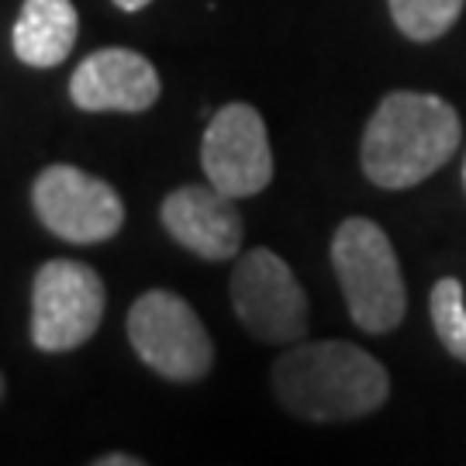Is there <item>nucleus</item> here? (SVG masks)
<instances>
[{"label":"nucleus","mask_w":466,"mask_h":466,"mask_svg":"<svg viewBox=\"0 0 466 466\" xmlns=\"http://www.w3.org/2000/svg\"><path fill=\"white\" fill-rule=\"evenodd\" d=\"M463 142V121L450 100L421 90H390L370 115L360 142V167L383 190L425 184Z\"/></svg>","instance_id":"obj_1"},{"label":"nucleus","mask_w":466,"mask_h":466,"mask_svg":"<svg viewBox=\"0 0 466 466\" xmlns=\"http://www.w3.org/2000/svg\"><path fill=\"white\" fill-rule=\"evenodd\" d=\"M277 400L300 421L367 418L390 398V377L377 356L346 339L298 342L273 363Z\"/></svg>","instance_id":"obj_2"},{"label":"nucleus","mask_w":466,"mask_h":466,"mask_svg":"<svg viewBox=\"0 0 466 466\" xmlns=\"http://www.w3.org/2000/svg\"><path fill=\"white\" fill-rule=\"evenodd\" d=\"M332 269L356 329L370 335L394 332L408 315V290L398 252L377 221L346 218L332 235Z\"/></svg>","instance_id":"obj_3"},{"label":"nucleus","mask_w":466,"mask_h":466,"mask_svg":"<svg viewBox=\"0 0 466 466\" xmlns=\"http://www.w3.org/2000/svg\"><path fill=\"white\" fill-rule=\"evenodd\" d=\"M128 342L152 373L173 383H194L215 367V342L204 321L167 287L135 298L128 308Z\"/></svg>","instance_id":"obj_4"},{"label":"nucleus","mask_w":466,"mask_h":466,"mask_svg":"<svg viewBox=\"0 0 466 466\" xmlns=\"http://www.w3.org/2000/svg\"><path fill=\"white\" fill-rule=\"evenodd\" d=\"M232 308L242 329L267 346H290L308 335V294L273 249H249L232 269Z\"/></svg>","instance_id":"obj_5"},{"label":"nucleus","mask_w":466,"mask_h":466,"mask_svg":"<svg viewBox=\"0 0 466 466\" xmlns=\"http://www.w3.org/2000/svg\"><path fill=\"white\" fill-rule=\"evenodd\" d=\"M104 318V280L80 259H49L32 283V342L42 352L86 346Z\"/></svg>","instance_id":"obj_6"},{"label":"nucleus","mask_w":466,"mask_h":466,"mask_svg":"<svg viewBox=\"0 0 466 466\" xmlns=\"http://www.w3.org/2000/svg\"><path fill=\"white\" fill-rule=\"evenodd\" d=\"M32 208L52 235L73 246L107 242L125 225V204L115 187L66 163L46 167L35 177Z\"/></svg>","instance_id":"obj_7"},{"label":"nucleus","mask_w":466,"mask_h":466,"mask_svg":"<svg viewBox=\"0 0 466 466\" xmlns=\"http://www.w3.org/2000/svg\"><path fill=\"white\" fill-rule=\"evenodd\" d=\"M200 167L208 184L235 200L267 190L273 180V149L263 115L242 100L218 107L200 138Z\"/></svg>","instance_id":"obj_8"},{"label":"nucleus","mask_w":466,"mask_h":466,"mask_svg":"<svg viewBox=\"0 0 466 466\" xmlns=\"http://www.w3.org/2000/svg\"><path fill=\"white\" fill-rule=\"evenodd\" d=\"M163 94L159 73L142 52L97 49L69 76V100L90 115H142Z\"/></svg>","instance_id":"obj_9"},{"label":"nucleus","mask_w":466,"mask_h":466,"mask_svg":"<svg viewBox=\"0 0 466 466\" xmlns=\"http://www.w3.org/2000/svg\"><path fill=\"white\" fill-rule=\"evenodd\" d=\"M163 228H167L187 252H194L208 263H221V259H235L242 249V215L235 208V198L221 194L218 187L187 184L177 187L163 208Z\"/></svg>","instance_id":"obj_10"},{"label":"nucleus","mask_w":466,"mask_h":466,"mask_svg":"<svg viewBox=\"0 0 466 466\" xmlns=\"http://www.w3.org/2000/svg\"><path fill=\"white\" fill-rule=\"evenodd\" d=\"M80 35L73 0H25L15 21V56L32 69H56L66 63Z\"/></svg>","instance_id":"obj_11"},{"label":"nucleus","mask_w":466,"mask_h":466,"mask_svg":"<svg viewBox=\"0 0 466 466\" xmlns=\"http://www.w3.org/2000/svg\"><path fill=\"white\" fill-rule=\"evenodd\" d=\"M398 32L411 42H435L463 15L466 0H387Z\"/></svg>","instance_id":"obj_12"},{"label":"nucleus","mask_w":466,"mask_h":466,"mask_svg":"<svg viewBox=\"0 0 466 466\" xmlns=\"http://www.w3.org/2000/svg\"><path fill=\"white\" fill-rule=\"evenodd\" d=\"M429 311H432V329L439 342L446 346L450 356L466 363V304H463V283L456 277H442L432 287L429 298Z\"/></svg>","instance_id":"obj_13"},{"label":"nucleus","mask_w":466,"mask_h":466,"mask_svg":"<svg viewBox=\"0 0 466 466\" xmlns=\"http://www.w3.org/2000/svg\"><path fill=\"white\" fill-rule=\"evenodd\" d=\"M94 466H142V460L132 452H107V456H97Z\"/></svg>","instance_id":"obj_14"},{"label":"nucleus","mask_w":466,"mask_h":466,"mask_svg":"<svg viewBox=\"0 0 466 466\" xmlns=\"http://www.w3.org/2000/svg\"><path fill=\"white\" fill-rule=\"evenodd\" d=\"M152 0H115L117 11H128V15H135V11H146Z\"/></svg>","instance_id":"obj_15"},{"label":"nucleus","mask_w":466,"mask_h":466,"mask_svg":"<svg viewBox=\"0 0 466 466\" xmlns=\"http://www.w3.org/2000/svg\"><path fill=\"white\" fill-rule=\"evenodd\" d=\"M0 400H4V377H0Z\"/></svg>","instance_id":"obj_16"},{"label":"nucleus","mask_w":466,"mask_h":466,"mask_svg":"<svg viewBox=\"0 0 466 466\" xmlns=\"http://www.w3.org/2000/svg\"><path fill=\"white\" fill-rule=\"evenodd\" d=\"M463 190H466V159H463Z\"/></svg>","instance_id":"obj_17"}]
</instances>
